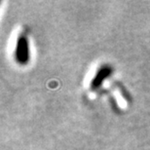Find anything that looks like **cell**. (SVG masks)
<instances>
[{
    "label": "cell",
    "mask_w": 150,
    "mask_h": 150,
    "mask_svg": "<svg viewBox=\"0 0 150 150\" xmlns=\"http://www.w3.org/2000/svg\"><path fill=\"white\" fill-rule=\"evenodd\" d=\"M16 59L20 64H26L29 59L28 42L25 36H20L16 47Z\"/></svg>",
    "instance_id": "obj_1"
},
{
    "label": "cell",
    "mask_w": 150,
    "mask_h": 150,
    "mask_svg": "<svg viewBox=\"0 0 150 150\" xmlns=\"http://www.w3.org/2000/svg\"><path fill=\"white\" fill-rule=\"evenodd\" d=\"M110 74H111V68L109 67H101L97 72V74L95 75L94 79L92 81V84H91L92 89H98V87L103 84V81L106 79V77H108Z\"/></svg>",
    "instance_id": "obj_2"
}]
</instances>
